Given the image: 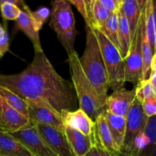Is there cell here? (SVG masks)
<instances>
[{"label": "cell", "mask_w": 156, "mask_h": 156, "mask_svg": "<svg viewBox=\"0 0 156 156\" xmlns=\"http://www.w3.org/2000/svg\"><path fill=\"white\" fill-rule=\"evenodd\" d=\"M0 85L25 101H44L60 114L76 110L73 85L56 72L44 51L34 53L33 60L21 73L0 75Z\"/></svg>", "instance_id": "1"}, {"label": "cell", "mask_w": 156, "mask_h": 156, "mask_svg": "<svg viewBox=\"0 0 156 156\" xmlns=\"http://www.w3.org/2000/svg\"><path fill=\"white\" fill-rule=\"evenodd\" d=\"M86 42L83 54L79 57V62L84 74L91 84L106 108L108 86V76L98 41L94 30L85 26Z\"/></svg>", "instance_id": "2"}, {"label": "cell", "mask_w": 156, "mask_h": 156, "mask_svg": "<svg viewBox=\"0 0 156 156\" xmlns=\"http://www.w3.org/2000/svg\"><path fill=\"white\" fill-rule=\"evenodd\" d=\"M73 86L79 102V108L93 120L104 113L106 108L102 105L98 95L84 74L76 51L68 56Z\"/></svg>", "instance_id": "3"}, {"label": "cell", "mask_w": 156, "mask_h": 156, "mask_svg": "<svg viewBox=\"0 0 156 156\" xmlns=\"http://www.w3.org/2000/svg\"><path fill=\"white\" fill-rule=\"evenodd\" d=\"M50 27L56 34L68 56H71L76 51V28L74 14L69 1L56 0L52 3Z\"/></svg>", "instance_id": "4"}, {"label": "cell", "mask_w": 156, "mask_h": 156, "mask_svg": "<svg viewBox=\"0 0 156 156\" xmlns=\"http://www.w3.org/2000/svg\"><path fill=\"white\" fill-rule=\"evenodd\" d=\"M98 41L108 76V86L113 91L122 88L125 83L124 60L119 50L101 33L93 29Z\"/></svg>", "instance_id": "5"}, {"label": "cell", "mask_w": 156, "mask_h": 156, "mask_svg": "<svg viewBox=\"0 0 156 156\" xmlns=\"http://www.w3.org/2000/svg\"><path fill=\"white\" fill-rule=\"evenodd\" d=\"M28 120L34 123L52 126L61 132H64L62 117L54 108L43 100H27Z\"/></svg>", "instance_id": "6"}, {"label": "cell", "mask_w": 156, "mask_h": 156, "mask_svg": "<svg viewBox=\"0 0 156 156\" xmlns=\"http://www.w3.org/2000/svg\"><path fill=\"white\" fill-rule=\"evenodd\" d=\"M147 119L148 117L143 112L141 103L135 98L126 116V134L121 150V152H125L124 156L129 155L134 140L144 130Z\"/></svg>", "instance_id": "7"}, {"label": "cell", "mask_w": 156, "mask_h": 156, "mask_svg": "<svg viewBox=\"0 0 156 156\" xmlns=\"http://www.w3.org/2000/svg\"><path fill=\"white\" fill-rule=\"evenodd\" d=\"M9 134L34 156H56L47 146L34 123L31 122L21 129Z\"/></svg>", "instance_id": "8"}, {"label": "cell", "mask_w": 156, "mask_h": 156, "mask_svg": "<svg viewBox=\"0 0 156 156\" xmlns=\"http://www.w3.org/2000/svg\"><path fill=\"white\" fill-rule=\"evenodd\" d=\"M125 82H131L136 85L142 80L143 59L141 53V31L140 23L131 42L127 56L124 59Z\"/></svg>", "instance_id": "9"}, {"label": "cell", "mask_w": 156, "mask_h": 156, "mask_svg": "<svg viewBox=\"0 0 156 156\" xmlns=\"http://www.w3.org/2000/svg\"><path fill=\"white\" fill-rule=\"evenodd\" d=\"M34 125L46 144L56 156H75L64 132L47 125L40 123H34Z\"/></svg>", "instance_id": "10"}, {"label": "cell", "mask_w": 156, "mask_h": 156, "mask_svg": "<svg viewBox=\"0 0 156 156\" xmlns=\"http://www.w3.org/2000/svg\"><path fill=\"white\" fill-rule=\"evenodd\" d=\"M135 98V90H128L122 87L108 96L105 111L126 117Z\"/></svg>", "instance_id": "11"}, {"label": "cell", "mask_w": 156, "mask_h": 156, "mask_svg": "<svg viewBox=\"0 0 156 156\" xmlns=\"http://www.w3.org/2000/svg\"><path fill=\"white\" fill-rule=\"evenodd\" d=\"M30 123V120L18 111L9 106L0 97V131L11 133L21 129Z\"/></svg>", "instance_id": "12"}, {"label": "cell", "mask_w": 156, "mask_h": 156, "mask_svg": "<svg viewBox=\"0 0 156 156\" xmlns=\"http://www.w3.org/2000/svg\"><path fill=\"white\" fill-rule=\"evenodd\" d=\"M63 126H68L86 136L93 134L94 122L80 108L73 111H63L61 113Z\"/></svg>", "instance_id": "13"}, {"label": "cell", "mask_w": 156, "mask_h": 156, "mask_svg": "<svg viewBox=\"0 0 156 156\" xmlns=\"http://www.w3.org/2000/svg\"><path fill=\"white\" fill-rule=\"evenodd\" d=\"M105 115L111 133L114 149L120 156L126 134V117L111 114L106 111Z\"/></svg>", "instance_id": "14"}, {"label": "cell", "mask_w": 156, "mask_h": 156, "mask_svg": "<svg viewBox=\"0 0 156 156\" xmlns=\"http://www.w3.org/2000/svg\"><path fill=\"white\" fill-rule=\"evenodd\" d=\"M64 134L75 156H85L94 143L93 134L84 135L68 126H64Z\"/></svg>", "instance_id": "15"}, {"label": "cell", "mask_w": 156, "mask_h": 156, "mask_svg": "<svg viewBox=\"0 0 156 156\" xmlns=\"http://www.w3.org/2000/svg\"><path fill=\"white\" fill-rule=\"evenodd\" d=\"M145 2L142 0H123L121 11L127 21L132 40L140 25Z\"/></svg>", "instance_id": "16"}, {"label": "cell", "mask_w": 156, "mask_h": 156, "mask_svg": "<svg viewBox=\"0 0 156 156\" xmlns=\"http://www.w3.org/2000/svg\"><path fill=\"white\" fill-rule=\"evenodd\" d=\"M15 28L22 31L33 44L34 53L44 51L41 46L39 32L36 30L30 16L21 11L18 18L15 20Z\"/></svg>", "instance_id": "17"}, {"label": "cell", "mask_w": 156, "mask_h": 156, "mask_svg": "<svg viewBox=\"0 0 156 156\" xmlns=\"http://www.w3.org/2000/svg\"><path fill=\"white\" fill-rule=\"evenodd\" d=\"M105 112L100 114L94 121V127L93 136H94V140L100 143L105 149L112 153L118 155L114 149V143H113L111 133H110L109 128L107 123Z\"/></svg>", "instance_id": "18"}, {"label": "cell", "mask_w": 156, "mask_h": 156, "mask_svg": "<svg viewBox=\"0 0 156 156\" xmlns=\"http://www.w3.org/2000/svg\"><path fill=\"white\" fill-rule=\"evenodd\" d=\"M155 8V2L154 0H146L143 9L145 31L153 53H155L156 48Z\"/></svg>", "instance_id": "19"}, {"label": "cell", "mask_w": 156, "mask_h": 156, "mask_svg": "<svg viewBox=\"0 0 156 156\" xmlns=\"http://www.w3.org/2000/svg\"><path fill=\"white\" fill-rule=\"evenodd\" d=\"M0 155L34 156L8 133L0 131Z\"/></svg>", "instance_id": "20"}, {"label": "cell", "mask_w": 156, "mask_h": 156, "mask_svg": "<svg viewBox=\"0 0 156 156\" xmlns=\"http://www.w3.org/2000/svg\"><path fill=\"white\" fill-rule=\"evenodd\" d=\"M140 31H141V53L142 59H143L142 80H145V79H148V78H149L151 62H152V57L155 53H153V52H152V48H151L147 37H146V31H145L144 12H143V14H142L141 20H140Z\"/></svg>", "instance_id": "21"}, {"label": "cell", "mask_w": 156, "mask_h": 156, "mask_svg": "<svg viewBox=\"0 0 156 156\" xmlns=\"http://www.w3.org/2000/svg\"><path fill=\"white\" fill-rule=\"evenodd\" d=\"M118 36L120 44V53L122 59L124 60L127 56L131 46L130 32L126 17L122 12L121 9L118 12Z\"/></svg>", "instance_id": "22"}, {"label": "cell", "mask_w": 156, "mask_h": 156, "mask_svg": "<svg viewBox=\"0 0 156 156\" xmlns=\"http://www.w3.org/2000/svg\"><path fill=\"white\" fill-rule=\"evenodd\" d=\"M118 12L111 14L105 26L101 30H99L120 52L118 36Z\"/></svg>", "instance_id": "23"}, {"label": "cell", "mask_w": 156, "mask_h": 156, "mask_svg": "<svg viewBox=\"0 0 156 156\" xmlns=\"http://www.w3.org/2000/svg\"><path fill=\"white\" fill-rule=\"evenodd\" d=\"M0 97L12 108L28 119L27 105L25 100L17 95L13 91L0 85Z\"/></svg>", "instance_id": "24"}, {"label": "cell", "mask_w": 156, "mask_h": 156, "mask_svg": "<svg viewBox=\"0 0 156 156\" xmlns=\"http://www.w3.org/2000/svg\"><path fill=\"white\" fill-rule=\"evenodd\" d=\"M21 11L26 12L30 16L35 28L38 32L42 29L44 23L47 21L50 15V10L46 7L40 8L37 10L33 11L28 7L27 5H26Z\"/></svg>", "instance_id": "25"}, {"label": "cell", "mask_w": 156, "mask_h": 156, "mask_svg": "<svg viewBox=\"0 0 156 156\" xmlns=\"http://www.w3.org/2000/svg\"><path fill=\"white\" fill-rule=\"evenodd\" d=\"M134 90H135V98L140 103H142L146 99L156 97V93L152 89L149 79L140 81L136 85Z\"/></svg>", "instance_id": "26"}, {"label": "cell", "mask_w": 156, "mask_h": 156, "mask_svg": "<svg viewBox=\"0 0 156 156\" xmlns=\"http://www.w3.org/2000/svg\"><path fill=\"white\" fill-rule=\"evenodd\" d=\"M0 11L3 19L9 21H15L21 12L19 8L8 2L7 0H0Z\"/></svg>", "instance_id": "27"}, {"label": "cell", "mask_w": 156, "mask_h": 156, "mask_svg": "<svg viewBox=\"0 0 156 156\" xmlns=\"http://www.w3.org/2000/svg\"><path fill=\"white\" fill-rule=\"evenodd\" d=\"M155 116H153L152 117H148L146 126H145V129L143 130L145 135L147 137L149 144L152 145V146H155Z\"/></svg>", "instance_id": "28"}, {"label": "cell", "mask_w": 156, "mask_h": 156, "mask_svg": "<svg viewBox=\"0 0 156 156\" xmlns=\"http://www.w3.org/2000/svg\"><path fill=\"white\" fill-rule=\"evenodd\" d=\"M85 156H119L117 154H114L109 152L103 147L101 145L94 140V144L92 145L91 149L85 154Z\"/></svg>", "instance_id": "29"}, {"label": "cell", "mask_w": 156, "mask_h": 156, "mask_svg": "<svg viewBox=\"0 0 156 156\" xmlns=\"http://www.w3.org/2000/svg\"><path fill=\"white\" fill-rule=\"evenodd\" d=\"M143 112L147 117H152L156 114L155 97L146 99L141 103Z\"/></svg>", "instance_id": "30"}, {"label": "cell", "mask_w": 156, "mask_h": 156, "mask_svg": "<svg viewBox=\"0 0 156 156\" xmlns=\"http://www.w3.org/2000/svg\"><path fill=\"white\" fill-rule=\"evenodd\" d=\"M101 4L111 14L117 12L121 9L123 0H99Z\"/></svg>", "instance_id": "31"}, {"label": "cell", "mask_w": 156, "mask_h": 156, "mask_svg": "<svg viewBox=\"0 0 156 156\" xmlns=\"http://www.w3.org/2000/svg\"><path fill=\"white\" fill-rule=\"evenodd\" d=\"M69 2L71 5L75 6L79 11V13L82 16V18L85 20V22L86 24L88 22V16H87V8L85 0H69Z\"/></svg>", "instance_id": "32"}, {"label": "cell", "mask_w": 156, "mask_h": 156, "mask_svg": "<svg viewBox=\"0 0 156 156\" xmlns=\"http://www.w3.org/2000/svg\"><path fill=\"white\" fill-rule=\"evenodd\" d=\"M9 50V36L7 29L4 28V32L0 37V59L4 56V55Z\"/></svg>", "instance_id": "33"}, {"label": "cell", "mask_w": 156, "mask_h": 156, "mask_svg": "<svg viewBox=\"0 0 156 156\" xmlns=\"http://www.w3.org/2000/svg\"><path fill=\"white\" fill-rule=\"evenodd\" d=\"M3 32H4V28H3V27L2 26L1 23H0V37H1V36L2 35Z\"/></svg>", "instance_id": "34"}, {"label": "cell", "mask_w": 156, "mask_h": 156, "mask_svg": "<svg viewBox=\"0 0 156 156\" xmlns=\"http://www.w3.org/2000/svg\"><path fill=\"white\" fill-rule=\"evenodd\" d=\"M138 156H155V154L151 155V154H144V153H140Z\"/></svg>", "instance_id": "35"}, {"label": "cell", "mask_w": 156, "mask_h": 156, "mask_svg": "<svg viewBox=\"0 0 156 156\" xmlns=\"http://www.w3.org/2000/svg\"><path fill=\"white\" fill-rule=\"evenodd\" d=\"M0 156H1V155H0Z\"/></svg>", "instance_id": "36"}]
</instances>
